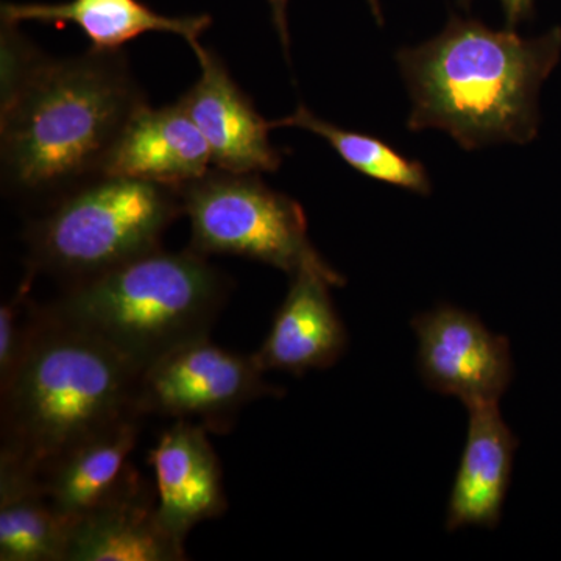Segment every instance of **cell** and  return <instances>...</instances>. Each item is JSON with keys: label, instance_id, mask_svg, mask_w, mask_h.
Masks as SVG:
<instances>
[{"label": "cell", "instance_id": "4", "mask_svg": "<svg viewBox=\"0 0 561 561\" xmlns=\"http://www.w3.org/2000/svg\"><path fill=\"white\" fill-rule=\"evenodd\" d=\"M206 257L191 247L183 251L161 247L69 283L65 294L46 308L101 339L142 373L213 330L231 280Z\"/></svg>", "mask_w": 561, "mask_h": 561}, {"label": "cell", "instance_id": "13", "mask_svg": "<svg viewBox=\"0 0 561 561\" xmlns=\"http://www.w3.org/2000/svg\"><path fill=\"white\" fill-rule=\"evenodd\" d=\"M210 151L183 103L151 108L131 117L111 150L103 175L127 176L183 187L209 171Z\"/></svg>", "mask_w": 561, "mask_h": 561}, {"label": "cell", "instance_id": "8", "mask_svg": "<svg viewBox=\"0 0 561 561\" xmlns=\"http://www.w3.org/2000/svg\"><path fill=\"white\" fill-rule=\"evenodd\" d=\"M419 339V371L431 390L467 408L500 402L513 379L511 343L474 313L440 305L411 321Z\"/></svg>", "mask_w": 561, "mask_h": 561}, {"label": "cell", "instance_id": "14", "mask_svg": "<svg viewBox=\"0 0 561 561\" xmlns=\"http://www.w3.org/2000/svg\"><path fill=\"white\" fill-rule=\"evenodd\" d=\"M468 409V434L449 494L446 530L496 529L511 486L519 440L502 419L500 402Z\"/></svg>", "mask_w": 561, "mask_h": 561}, {"label": "cell", "instance_id": "3", "mask_svg": "<svg viewBox=\"0 0 561 561\" xmlns=\"http://www.w3.org/2000/svg\"><path fill=\"white\" fill-rule=\"evenodd\" d=\"M140 371L101 339L38 306L20 364L0 387V460L41 472L139 411Z\"/></svg>", "mask_w": 561, "mask_h": 561}, {"label": "cell", "instance_id": "16", "mask_svg": "<svg viewBox=\"0 0 561 561\" xmlns=\"http://www.w3.org/2000/svg\"><path fill=\"white\" fill-rule=\"evenodd\" d=\"M2 22L41 24H72L99 50H121L125 44L146 33H172L186 41L194 49L201 36L213 24L209 14L165 16L150 9L142 0H68L60 3L3 2Z\"/></svg>", "mask_w": 561, "mask_h": 561}, {"label": "cell", "instance_id": "19", "mask_svg": "<svg viewBox=\"0 0 561 561\" xmlns=\"http://www.w3.org/2000/svg\"><path fill=\"white\" fill-rule=\"evenodd\" d=\"M33 278L28 271L16 294L0 306V387L16 370L35 327L39 305L31 298Z\"/></svg>", "mask_w": 561, "mask_h": 561}, {"label": "cell", "instance_id": "15", "mask_svg": "<svg viewBox=\"0 0 561 561\" xmlns=\"http://www.w3.org/2000/svg\"><path fill=\"white\" fill-rule=\"evenodd\" d=\"M162 526L149 482L70 524L66 561H183L186 548Z\"/></svg>", "mask_w": 561, "mask_h": 561}, {"label": "cell", "instance_id": "18", "mask_svg": "<svg viewBox=\"0 0 561 561\" xmlns=\"http://www.w3.org/2000/svg\"><path fill=\"white\" fill-rule=\"evenodd\" d=\"M273 128H301L320 136L335 150L350 168L381 183L415 194H431L432 184L426 169L421 162L404 157L397 149L375 136L346 130L321 119L305 105L298 106L290 116L273 121Z\"/></svg>", "mask_w": 561, "mask_h": 561}, {"label": "cell", "instance_id": "2", "mask_svg": "<svg viewBox=\"0 0 561 561\" xmlns=\"http://www.w3.org/2000/svg\"><path fill=\"white\" fill-rule=\"evenodd\" d=\"M561 55V28L522 38L453 16L440 35L398 51L412 131L438 128L465 150L526 144L538 131V92Z\"/></svg>", "mask_w": 561, "mask_h": 561}, {"label": "cell", "instance_id": "1", "mask_svg": "<svg viewBox=\"0 0 561 561\" xmlns=\"http://www.w3.org/2000/svg\"><path fill=\"white\" fill-rule=\"evenodd\" d=\"M147 103L122 49L46 55L24 87L0 102L3 191L46 208L99 179L121 133Z\"/></svg>", "mask_w": 561, "mask_h": 561}, {"label": "cell", "instance_id": "12", "mask_svg": "<svg viewBox=\"0 0 561 561\" xmlns=\"http://www.w3.org/2000/svg\"><path fill=\"white\" fill-rule=\"evenodd\" d=\"M331 287L334 284L319 272L290 276L289 291L271 331L253 353L262 370L302 376L337 364L348 346V332L332 301Z\"/></svg>", "mask_w": 561, "mask_h": 561}, {"label": "cell", "instance_id": "9", "mask_svg": "<svg viewBox=\"0 0 561 561\" xmlns=\"http://www.w3.org/2000/svg\"><path fill=\"white\" fill-rule=\"evenodd\" d=\"M192 50L201 79L180 102L208 142L214 168L236 173L278 171L283 157L271 142L272 122L262 117L217 51L202 43Z\"/></svg>", "mask_w": 561, "mask_h": 561}, {"label": "cell", "instance_id": "11", "mask_svg": "<svg viewBox=\"0 0 561 561\" xmlns=\"http://www.w3.org/2000/svg\"><path fill=\"white\" fill-rule=\"evenodd\" d=\"M142 420H125L92 435L41 472L47 500L69 527L146 481L130 463Z\"/></svg>", "mask_w": 561, "mask_h": 561}, {"label": "cell", "instance_id": "10", "mask_svg": "<svg viewBox=\"0 0 561 561\" xmlns=\"http://www.w3.org/2000/svg\"><path fill=\"white\" fill-rule=\"evenodd\" d=\"M208 434L194 421L173 420L149 451L158 518L183 545L195 526L220 518L228 508L224 471Z\"/></svg>", "mask_w": 561, "mask_h": 561}, {"label": "cell", "instance_id": "17", "mask_svg": "<svg viewBox=\"0 0 561 561\" xmlns=\"http://www.w3.org/2000/svg\"><path fill=\"white\" fill-rule=\"evenodd\" d=\"M69 524L54 511L39 476L0 460V560L66 561Z\"/></svg>", "mask_w": 561, "mask_h": 561}, {"label": "cell", "instance_id": "21", "mask_svg": "<svg viewBox=\"0 0 561 561\" xmlns=\"http://www.w3.org/2000/svg\"><path fill=\"white\" fill-rule=\"evenodd\" d=\"M463 3H470L471 0H461ZM502 9H504L505 22L507 28L515 31L519 22L530 16L534 0H501Z\"/></svg>", "mask_w": 561, "mask_h": 561}, {"label": "cell", "instance_id": "20", "mask_svg": "<svg viewBox=\"0 0 561 561\" xmlns=\"http://www.w3.org/2000/svg\"><path fill=\"white\" fill-rule=\"evenodd\" d=\"M267 2L271 5L273 24H275L276 32H278L280 44H283L284 51H286V57H289L290 38L289 24H287L289 0H267Z\"/></svg>", "mask_w": 561, "mask_h": 561}, {"label": "cell", "instance_id": "6", "mask_svg": "<svg viewBox=\"0 0 561 561\" xmlns=\"http://www.w3.org/2000/svg\"><path fill=\"white\" fill-rule=\"evenodd\" d=\"M184 216L191 224L192 250L245 257L294 276L319 272L335 287L345 278L313 249L308 217L300 203L272 190L260 173L209 169L181 187Z\"/></svg>", "mask_w": 561, "mask_h": 561}, {"label": "cell", "instance_id": "5", "mask_svg": "<svg viewBox=\"0 0 561 561\" xmlns=\"http://www.w3.org/2000/svg\"><path fill=\"white\" fill-rule=\"evenodd\" d=\"M181 216L180 187L99 176L51 202L25 228L28 271L69 283L90 278L161 249Z\"/></svg>", "mask_w": 561, "mask_h": 561}, {"label": "cell", "instance_id": "7", "mask_svg": "<svg viewBox=\"0 0 561 561\" xmlns=\"http://www.w3.org/2000/svg\"><path fill=\"white\" fill-rule=\"evenodd\" d=\"M253 354L221 348L206 337L184 343L140 373L138 404L144 416L190 420L225 434L245 405L283 397L265 381Z\"/></svg>", "mask_w": 561, "mask_h": 561}, {"label": "cell", "instance_id": "22", "mask_svg": "<svg viewBox=\"0 0 561 561\" xmlns=\"http://www.w3.org/2000/svg\"><path fill=\"white\" fill-rule=\"evenodd\" d=\"M368 5H370L373 16L376 18V21H378V24H382V22H383L382 9H381V3H379V0H368Z\"/></svg>", "mask_w": 561, "mask_h": 561}]
</instances>
